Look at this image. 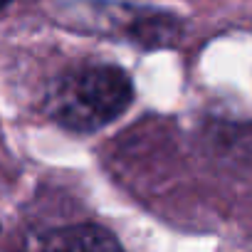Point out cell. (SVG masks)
Listing matches in <instances>:
<instances>
[{
  "label": "cell",
  "instance_id": "1",
  "mask_svg": "<svg viewBox=\"0 0 252 252\" xmlns=\"http://www.w3.org/2000/svg\"><path fill=\"white\" fill-rule=\"evenodd\" d=\"M134 101L131 77L116 64H87L62 74L47 94V114L62 129L94 134Z\"/></svg>",
  "mask_w": 252,
  "mask_h": 252
},
{
  "label": "cell",
  "instance_id": "2",
  "mask_svg": "<svg viewBox=\"0 0 252 252\" xmlns=\"http://www.w3.org/2000/svg\"><path fill=\"white\" fill-rule=\"evenodd\" d=\"M62 20L74 30L121 35L141 47H168L181 37V20L163 10L111 3V0H69Z\"/></svg>",
  "mask_w": 252,
  "mask_h": 252
},
{
  "label": "cell",
  "instance_id": "3",
  "mask_svg": "<svg viewBox=\"0 0 252 252\" xmlns=\"http://www.w3.org/2000/svg\"><path fill=\"white\" fill-rule=\"evenodd\" d=\"M25 252H124L119 240L92 222L47 230L32 237Z\"/></svg>",
  "mask_w": 252,
  "mask_h": 252
},
{
  "label": "cell",
  "instance_id": "4",
  "mask_svg": "<svg viewBox=\"0 0 252 252\" xmlns=\"http://www.w3.org/2000/svg\"><path fill=\"white\" fill-rule=\"evenodd\" d=\"M8 3H10V0H0V10H3V8H5Z\"/></svg>",
  "mask_w": 252,
  "mask_h": 252
}]
</instances>
